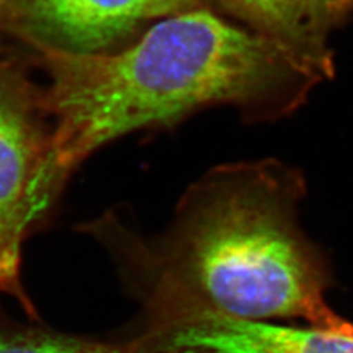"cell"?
Masks as SVG:
<instances>
[{
    "mask_svg": "<svg viewBox=\"0 0 353 353\" xmlns=\"http://www.w3.org/2000/svg\"><path fill=\"white\" fill-rule=\"evenodd\" d=\"M303 193L297 171L274 159L221 165L184 193L163 237L134 241L103 223L97 234L139 279L150 328L216 314L297 318L353 336V324L325 301V265L297 224Z\"/></svg>",
    "mask_w": 353,
    "mask_h": 353,
    "instance_id": "cell-1",
    "label": "cell"
},
{
    "mask_svg": "<svg viewBox=\"0 0 353 353\" xmlns=\"http://www.w3.org/2000/svg\"><path fill=\"white\" fill-rule=\"evenodd\" d=\"M48 74L52 165L63 187L93 152L216 105L249 119L292 114L324 79L277 43L196 8L162 18L131 46L36 52Z\"/></svg>",
    "mask_w": 353,
    "mask_h": 353,
    "instance_id": "cell-2",
    "label": "cell"
},
{
    "mask_svg": "<svg viewBox=\"0 0 353 353\" xmlns=\"http://www.w3.org/2000/svg\"><path fill=\"white\" fill-rule=\"evenodd\" d=\"M52 141L44 85L19 59L0 54V294L14 296L30 315L34 307L22 289V248L62 190Z\"/></svg>",
    "mask_w": 353,
    "mask_h": 353,
    "instance_id": "cell-3",
    "label": "cell"
},
{
    "mask_svg": "<svg viewBox=\"0 0 353 353\" xmlns=\"http://www.w3.org/2000/svg\"><path fill=\"white\" fill-rule=\"evenodd\" d=\"M201 8L199 0H15L8 34L34 50H117L141 24Z\"/></svg>",
    "mask_w": 353,
    "mask_h": 353,
    "instance_id": "cell-4",
    "label": "cell"
},
{
    "mask_svg": "<svg viewBox=\"0 0 353 353\" xmlns=\"http://www.w3.org/2000/svg\"><path fill=\"white\" fill-rule=\"evenodd\" d=\"M143 347L152 353H353V336L201 314L149 330Z\"/></svg>",
    "mask_w": 353,
    "mask_h": 353,
    "instance_id": "cell-5",
    "label": "cell"
},
{
    "mask_svg": "<svg viewBox=\"0 0 353 353\" xmlns=\"http://www.w3.org/2000/svg\"><path fill=\"white\" fill-rule=\"evenodd\" d=\"M249 30L272 40L296 59L330 79L334 71L330 37L353 19V0H216Z\"/></svg>",
    "mask_w": 353,
    "mask_h": 353,
    "instance_id": "cell-6",
    "label": "cell"
},
{
    "mask_svg": "<svg viewBox=\"0 0 353 353\" xmlns=\"http://www.w3.org/2000/svg\"><path fill=\"white\" fill-rule=\"evenodd\" d=\"M141 346L94 341L0 318V353H140Z\"/></svg>",
    "mask_w": 353,
    "mask_h": 353,
    "instance_id": "cell-7",
    "label": "cell"
},
{
    "mask_svg": "<svg viewBox=\"0 0 353 353\" xmlns=\"http://www.w3.org/2000/svg\"><path fill=\"white\" fill-rule=\"evenodd\" d=\"M14 15V0H0V31L8 34Z\"/></svg>",
    "mask_w": 353,
    "mask_h": 353,
    "instance_id": "cell-8",
    "label": "cell"
}]
</instances>
